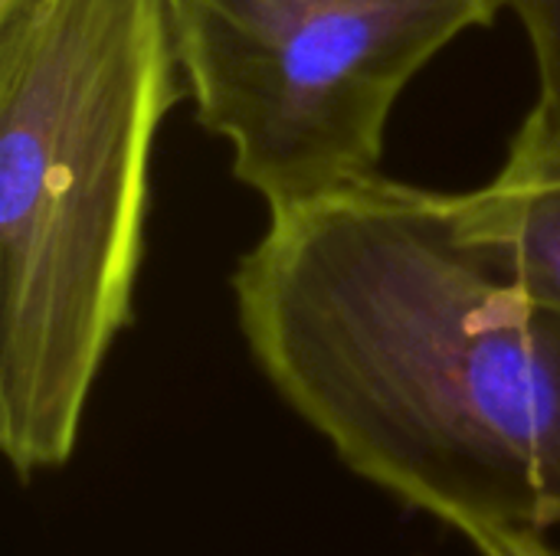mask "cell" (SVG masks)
Returning a JSON list of instances; mask_svg holds the SVG:
<instances>
[{"instance_id": "cell-1", "label": "cell", "mask_w": 560, "mask_h": 556, "mask_svg": "<svg viewBox=\"0 0 560 556\" xmlns=\"http://www.w3.org/2000/svg\"><path fill=\"white\" fill-rule=\"evenodd\" d=\"M236 315L338 462L466 544L560 531V308L492 272L453 193L371 177L279 210Z\"/></svg>"}, {"instance_id": "cell-2", "label": "cell", "mask_w": 560, "mask_h": 556, "mask_svg": "<svg viewBox=\"0 0 560 556\" xmlns=\"http://www.w3.org/2000/svg\"><path fill=\"white\" fill-rule=\"evenodd\" d=\"M177 66L171 0H0V449L23 485L72 459L131 321Z\"/></svg>"}, {"instance_id": "cell-3", "label": "cell", "mask_w": 560, "mask_h": 556, "mask_svg": "<svg viewBox=\"0 0 560 556\" xmlns=\"http://www.w3.org/2000/svg\"><path fill=\"white\" fill-rule=\"evenodd\" d=\"M505 0H171L197 121L269 213L377 177L407 82Z\"/></svg>"}, {"instance_id": "cell-4", "label": "cell", "mask_w": 560, "mask_h": 556, "mask_svg": "<svg viewBox=\"0 0 560 556\" xmlns=\"http://www.w3.org/2000/svg\"><path fill=\"white\" fill-rule=\"evenodd\" d=\"M459 239L505 282L560 308V147L512 141L486 187L453 193Z\"/></svg>"}, {"instance_id": "cell-5", "label": "cell", "mask_w": 560, "mask_h": 556, "mask_svg": "<svg viewBox=\"0 0 560 556\" xmlns=\"http://www.w3.org/2000/svg\"><path fill=\"white\" fill-rule=\"evenodd\" d=\"M505 7L522 20L538 69V98L518 138L560 147V0H505Z\"/></svg>"}, {"instance_id": "cell-6", "label": "cell", "mask_w": 560, "mask_h": 556, "mask_svg": "<svg viewBox=\"0 0 560 556\" xmlns=\"http://www.w3.org/2000/svg\"><path fill=\"white\" fill-rule=\"evenodd\" d=\"M479 556H560L548 534H486L469 541Z\"/></svg>"}]
</instances>
